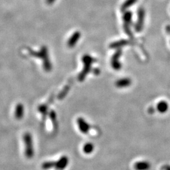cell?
<instances>
[{
  "label": "cell",
  "mask_w": 170,
  "mask_h": 170,
  "mask_svg": "<svg viewBox=\"0 0 170 170\" xmlns=\"http://www.w3.org/2000/svg\"><path fill=\"white\" fill-rule=\"evenodd\" d=\"M129 43L128 41H127L125 40H120V41H118V42H114V43L112 44L111 46H110V48H119V47H121L122 46H124V45H126Z\"/></svg>",
  "instance_id": "4fadbf2b"
},
{
  "label": "cell",
  "mask_w": 170,
  "mask_h": 170,
  "mask_svg": "<svg viewBox=\"0 0 170 170\" xmlns=\"http://www.w3.org/2000/svg\"><path fill=\"white\" fill-rule=\"evenodd\" d=\"M82 62L84 64V68L81 74V76H79L81 79H84V78L86 76V74L90 71L91 64L94 62V59L90 56L86 55L82 58Z\"/></svg>",
  "instance_id": "7a4b0ae2"
},
{
  "label": "cell",
  "mask_w": 170,
  "mask_h": 170,
  "mask_svg": "<svg viewBox=\"0 0 170 170\" xmlns=\"http://www.w3.org/2000/svg\"><path fill=\"white\" fill-rule=\"evenodd\" d=\"M150 164L148 162H138L135 164L134 168L136 170H148L150 168Z\"/></svg>",
  "instance_id": "ba28073f"
},
{
  "label": "cell",
  "mask_w": 170,
  "mask_h": 170,
  "mask_svg": "<svg viewBox=\"0 0 170 170\" xmlns=\"http://www.w3.org/2000/svg\"><path fill=\"white\" fill-rule=\"evenodd\" d=\"M131 83V81L129 79H122L116 82V86L118 88H123L129 86Z\"/></svg>",
  "instance_id": "30bf717a"
},
{
  "label": "cell",
  "mask_w": 170,
  "mask_h": 170,
  "mask_svg": "<svg viewBox=\"0 0 170 170\" xmlns=\"http://www.w3.org/2000/svg\"><path fill=\"white\" fill-rule=\"evenodd\" d=\"M46 1L48 4L51 5V4H52L55 2V0H46Z\"/></svg>",
  "instance_id": "2e32d148"
},
{
  "label": "cell",
  "mask_w": 170,
  "mask_h": 170,
  "mask_svg": "<svg viewBox=\"0 0 170 170\" xmlns=\"http://www.w3.org/2000/svg\"><path fill=\"white\" fill-rule=\"evenodd\" d=\"M168 104L164 101H161L157 105V110L160 113H165L168 110Z\"/></svg>",
  "instance_id": "9c48e42d"
},
{
  "label": "cell",
  "mask_w": 170,
  "mask_h": 170,
  "mask_svg": "<svg viewBox=\"0 0 170 170\" xmlns=\"http://www.w3.org/2000/svg\"><path fill=\"white\" fill-rule=\"evenodd\" d=\"M144 22V10L141 8L139 9L138 12V21L136 27V30L137 32H141L142 30Z\"/></svg>",
  "instance_id": "3957f363"
},
{
  "label": "cell",
  "mask_w": 170,
  "mask_h": 170,
  "mask_svg": "<svg viewBox=\"0 0 170 170\" xmlns=\"http://www.w3.org/2000/svg\"><path fill=\"white\" fill-rule=\"evenodd\" d=\"M93 149H94L93 145L91 143L86 144L84 146V148H83L84 152L87 154H90L91 152H92Z\"/></svg>",
  "instance_id": "9a60e30c"
},
{
  "label": "cell",
  "mask_w": 170,
  "mask_h": 170,
  "mask_svg": "<svg viewBox=\"0 0 170 170\" xmlns=\"http://www.w3.org/2000/svg\"><path fill=\"white\" fill-rule=\"evenodd\" d=\"M78 123L79 124V129L80 131L84 133V134H87L90 129L89 125L85 122L82 118H79L78 120Z\"/></svg>",
  "instance_id": "8992f818"
},
{
  "label": "cell",
  "mask_w": 170,
  "mask_h": 170,
  "mask_svg": "<svg viewBox=\"0 0 170 170\" xmlns=\"http://www.w3.org/2000/svg\"><path fill=\"white\" fill-rule=\"evenodd\" d=\"M137 2V0H127V1L123 4L122 7V10H125L128 8L131 7L133 4H134Z\"/></svg>",
  "instance_id": "5bb4252c"
},
{
  "label": "cell",
  "mask_w": 170,
  "mask_h": 170,
  "mask_svg": "<svg viewBox=\"0 0 170 170\" xmlns=\"http://www.w3.org/2000/svg\"><path fill=\"white\" fill-rule=\"evenodd\" d=\"M24 140L26 146L25 153L28 158H31L33 155V149L32 146V141L31 135L29 133H27L24 135Z\"/></svg>",
  "instance_id": "6da1fadb"
},
{
  "label": "cell",
  "mask_w": 170,
  "mask_h": 170,
  "mask_svg": "<svg viewBox=\"0 0 170 170\" xmlns=\"http://www.w3.org/2000/svg\"><path fill=\"white\" fill-rule=\"evenodd\" d=\"M68 164V159L66 157L62 158L57 163H55L56 167L59 169H63L66 168Z\"/></svg>",
  "instance_id": "8fae6325"
},
{
  "label": "cell",
  "mask_w": 170,
  "mask_h": 170,
  "mask_svg": "<svg viewBox=\"0 0 170 170\" xmlns=\"http://www.w3.org/2000/svg\"><path fill=\"white\" fill-rule=\"evenodd\" d=\"M23 115V107L21 104H19L17 105L16 108L15 117L17 118H21Z\"/></svg>",
  "instance_id": "7c38bea8"
},
{
  "label": "cell",
  "mask_w": 170,
  "mask_h": 170,
  "mask_svg": "<svg viewBox=\"0 0 170 170\" xmlns=\"http://www.w3.org/2000/svg\"><path fill=\"white\" fill-rule=\"evenodd\" d=\"M81 37V33L79 32H74L72 35L70 37L68 42V45L69 48H72L75 46V44L77 43L78 41L79 40V38Z\"/></svg>",
  "instance_id": "5b68a950"
},
{
  "label": "cell",
  "mask_w": 170,
  "mask_h": 170,
  "mask_svg": "<svg viewBox=\"0 0 170 170\" xmlns=\"http://www.w3.org/2000/svg\"><path fill=\"white\" fill-rule=\"evenodd\" d=\"M121 53H122V51H121L120 49H119L118 51H117L115 52V54L113 56L112 61V64L113 68H114L115 69H118L120 68L121 66H120V64L119 63V61L118 60L119 57L121 55Z\"/></svg>",
  "instance_id": "52a82bcc"
},
{
  "label": "cell",
  "mask_w": 170,
  "mask_h": 170,
  "mask_svg": "<svg viewBox=\"0 0 170 170\" xmlns=\"http://www.w3.org/2000/svg\"><path fill=\"white\" fill-rule=\"evenodd\" d=\"M131 18H132V13L130 12H127L125 13L124 15H123V19H124V22H125V24H124V29L125 31L128 33L129 35H131V33L129 32V24L131 23Z\"/></svg>",
  "instance_id": "277c9868"
}]
</instances>
